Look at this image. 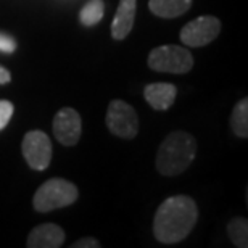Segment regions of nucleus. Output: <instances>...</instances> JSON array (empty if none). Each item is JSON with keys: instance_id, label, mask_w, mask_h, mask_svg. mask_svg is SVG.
I'll use <instances>...</instances> for the list:
<instances>
[{"instance_id": "6", "label": "nucleus", "mask_w": 248, "mask_h": 248, "mask_svg": "<svg viewBox=\"0 0 248 248\" xmlns=\"http://www.w3.org/2000/svg\"><path fill=\"white\" fill-rule=\"evenodd\" d=\"M21 152L31 170L44 171L52 161V142L42 131L26 132L21 143Z\"/></svg>"}, {"instance_id": "10", "label": "nucleus", "mask_w": 248, "mask_h": 248, "mask_svg": "<svg viewBox=\"0 0 248 248\" xmlns=\"http://www.w3.org/2000/svg\"><path fill=\"white\" fill-rule=\"evenodd\" d=\"M147 103L156 111L170 110L177 97V87L171 82H153L143 89Z\"/></svg>"}, {"instance_id": "7", "label": "nucleus", "mask_w": 248, "mask_h": 248, "mask_svg": "<svg viewBox=\"0 0 248 248\" xmlns=\"http://www.w3.org/2000/svg\"><path fill=\"white\" fill-rule=\"evenodd\" d=\"M221 32V21L216 16H198L181 29V41L187 47H203L213 42Z\"/></svg>"}, {"instance_id": "16", "label": "nucleus", "mask_w": 248, "mask_h": 248, "mask_svg": "<svg viewBox=\"0 0 248 248\" xmlns=\"http://www.w3.org/2000/svg\"><path fill=\"white\" fill-rule=\"evenodd\" d=\"M15 107L10 100H0V131L7 127V124L10 123L13 116Z\"/></svg>"}, {"instance_id": "4", "label": "nucleus", "mask_w": 248, "mask_h": 248, "mask_svg": "<svg viewBox=\"0 0 248 248\" xmlns=\"http://www.w3.org/2000/svg\"><path fill=\"white\" fill-rule=\"evenodd\" d=\"M148 68L158 73L187 74L193 68V57L181 46H160L148 53Z\"/></svg>"}, {"instance_id": "12", "label": "nucleus", "mask_w": 248, "mask_h": 248, "mask_svg": "<svg viewBox=\"0 0 248 248\" xmlns=\"http://www.w3.org/2000/svg\"><path fill=\"white\" fill-rule=\"evenodd\" d=\"M192 7V0H148V8L155 16L172 19L186 15Z\"/></svg>"}, {"instance_id": "2", "label": "nucleus", "mask_w": 248, "mask_h": 248, "mask_svg": "<svg viewBox=\"0 0 248 248\" xmlns=\"http://www.w3.org/2000/svg\"><path fill=\"white\" fill-rule=\"evenodd\" d=\"M197 140L184 131L171 132L161 142L156 153V170L161 176L174 177L182 174L195 160Z\"/></svg>"}, {"instance_id": "11", "label": "nucleus", "mask_w": 248, "mask_h": 248, "mask_svg": "<svg viewBox=\"0 0 248 248\" xmlns=\"http://www.w3.org/2000/svg\"><path fill=\"white\" fill-rule=\"evenodd\" d=\"M137 13V0H120L116 15L111 21V36L115 41H123L132 31Z\"/></svg>"}, {"instance_id": "1", "label": "nucleus", "mask_w": 248, "mask_h": 248, "mask_svg": "<svg viewBox=\"0 0 248 248\" xmlns=\"http://www.w3.org/2000/svg\"><path fill=\"white\" fill-rule=\"evenodd\" d=\"M198 221V208L188 195L166 198L158 206L153 219V235L160 244H179L190 234Z\"/></svg>"}, {"instance_id": "17", "label": "nucleus", "mask_w": 248, "mask_h": 248, "mask_svg": "<svg viewBox=\"0 0 248 248\" xmlns=\"http://www.w3.org/2000/svg\"><path fill=\"white\" fill-rule=\"evenodd\" d=\"M15 50H16V42H15V39L12 36H8V34L0 32V52L13 53Z\"/></svg>"}, {"instance_id": "13", "label": "nucleus", "mask_w": 248, "mask_h": 248, "mask_svg": "<svg viewBox=\"0 0 248 248\" xmlns=\"http://www.w3.org/2000/svg\"><path fill=\"white\" fill-rule=\"evenodd\" d=\"M231 129L237 137H248V98H242L232 110L231 115Z\"/></svg>"}, {"instance_id": "19", "label": "nucleus", "mask_w": 248, "mask_h": 248, "mask_svg": "<svg viewBox=\"0 0 248 248\" xmlns=\"http://www.w3.org/2000/svg\"><path fill=\"white\" fill-rule=\"evenodd\" d=\"M12 82V73L8 71L7 68L0 66V86H5V84Z\"/></svg>"}, {"instance_id": "8", "label": "nucleus", "mask_w": 248, "mask_h": 248, "mask_svg": "<svg viewBox=\"0 0 248 248\" xmlns=\"http://www.w3.org/2000/svg\"><path fill=\"white\" fill-rule=\"evenodd\" d=\"M53 136L64 147H74L81 139L82 121L74 108H62L52 123Z\"/></svg>"}, {"instance_id": "3", "label": "nucleus", "mask_w": 248, "mask_h": 248, "mask_svg": "<svg viewBox=\"0 0 248 248\" xmlns=\"http://www.w3.org/2000/svg\"><path fill=\"white\" fill-rule=\"evenodd\" d=\"M78 187L63 177H53L46 181L34 193L32 206L39 213H48L73 205L78 200Z\"/></svg>"}, {"instance_id": "5", "label": "nucleus", "mask_w": 248, "mask_h": 248, "mask_svg": "<svg viewBox=\"0 0 248 248\" xmlns=\"http://www.w3.org/2000/svg\"><path fill=\"white\" fill-rule=\"evenodd\" d=\"M107 127L113 136L131 140L139 132V116L129 103L124 100H111L105 118Z\"/></svg>"}, {"instance_id": "18", "label": "nucleus", "mask_w": 248, "mask_h": 248, "mask_svg": "<svg viewBox=\"0 0 248 248\" xmlns=\"http://www.w3.org/2000/svg\"><path fill=\"white\" fill-rule=\"evenodd\" d=\"M73 248H98L100 247V242L93 237H86V239H79L78 242H74L71 245Z\"/></svg>"}, {"instance_id": "14", "label": "nucleus", "mask_w": 248, "mask_h": 248, "mask_svg": "<svg viewBox=\"0 0 248 248\" xmlns=\"http://www.w3.org/2000/svg\"><path fill=\"white\" fill-rule=\"evenodd\" d=\"M105 15V3L103 0H89L79 12V21L82 26H95L103 19Z\"/></svg>"}, {"instance_id": "15", "label": "nucleus", "mask_w": 248, "mask_h": 248, "mask_svg": "<svg viewBox=\"0 0 248 248\" xmlns=\"http://www.w3.org/2000/svg\"><path fill=\"white\" fill-rule=\"evenodd\" d=\"M227 234H229L231 242L237 248L248 247V222L245 217H234L227 224Z\"/></svg>"}, {"instance_id": "9", "label": "nucleus", "mask_w": 248, "mask_h": 248, "mask_svg": "<svg viewBox=\"0 0 248 248\" xmlns=\"http://www.w3.org/2000/svg\"><path fill=\"white\" fill-rule=\"evenodd\" d=\"M64 242V231L60 226L46 222L39 224L28 235V248H58Z\"/></svg>"}]
</instances>
